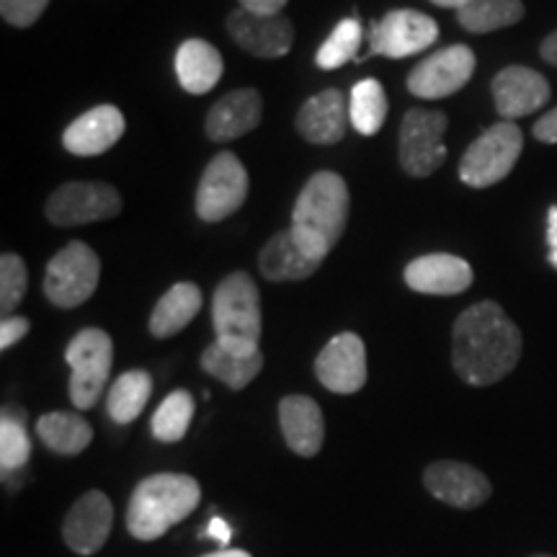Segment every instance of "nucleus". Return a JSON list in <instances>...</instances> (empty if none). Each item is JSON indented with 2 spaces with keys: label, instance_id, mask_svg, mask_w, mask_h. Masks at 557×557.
<instances>
[{
  "label": "nucleus",
  "instance_id": "obj_1",
  "mask_svg": "<svg viewBox=\"0 0 557 557\" xmlns=\"http://www.w3.org/2000/svg\"><path fill=\"white\" fill-rule=\"evenodd\" d=\"M521 348L519 325L491 299L465 310L451 329V367L470 387L496 385L508 377L519 364Z\"/></svg>",
  "mask_w": 557,
  "mask_h": 557
},
{
  "label": "nucleus",
  "instance_id": "obj_2",
  "mask_svg": "<svg viewBox=\"0 0 557 557\" xmlns=\"http://www.w3.org/2000/svg\"><path fill=\"white\" fill-rule=\"evenodd\" d=\"M348 209L351 197L338 173L320 171L310 176L292 212V233L310 259L323 261L336 248L346 230Z\"/></svg>",
  "mask_w": 557,
  "mask_h": 557
},
{
  "label": "nucleus",
  "instance_id": "obj_3",
  "mask_svg": "<svg viewBox=\"0 0 557 557\" xmlns=\"http://www.w3.org/2000/svg\"><path fill=\"white\" fill-rule=\"evenodd\" d=\"M201 485L181 472H158L139 480L127 506V529L139 542L160 540L199 506Z\"/></svg>",
  "mask_w": 557,
  "mask_h": 557
},
{
  "label": "nucleus",
  "instance_id": "obj_4",
  "mask_svg": "<svg viewBox=\"0 0 557 557\" xmlns=\"http://www.w3.org/2000/svg\"><path fill=\"white\" fill-rule=\"evenodd\" d=\"M212 323L218 344L230 351H261V295L246 271L227 274L212 297Z\"/></svg>",
  "mask_w": 557,
  "mask_h": 557
},
{
  "label": "nucleus",
  "instance_id": "obj_5",
  "mask_svg": "<svg viewBox=\"0 0 557 557\" xmlns=\"http://www.w3.org/2000/svg\"><path fill=\"white\" fill-rule=\"evenodd\" d=\"M70 400L78 410L94 408L109 385L114 364V341L101 329H83L67 344Z\"/></svg>",
  "mask_w": 557,
  "mask_h": 557
},
{
  "label": "nucleus",
  "instance_id": "obj_6",
  "mask_svg": "<svg viewBox=\"0 0 557 557\" xmlns=\"http://www.w3.org/2000/svg\"><path fill=\"white\" fill-rule=\"evenodd\" d=\"M524 150V132L513 122L487 127L459 160V178L472 189H487L513 171Z\"/></svg>",
  "mask_w": 557,
  "mask_h": 557
},
{
  "label": "nucleus",
  "instance_id": "obj_7",
  "mask_svg": "<svg viewBox=\"0 0 557 557\" xmlns=\"http://www.w3.org/2000/svg\"><path fill=\"white\" fill-rule=\"evenodd\" d=\"M99 276L101 261L94 253V248H88L81 240H73L47 263L45 295L54 308H81L83 302L94 297L96 287H99Z\"/></svg>",
  "mask_w": 557,
  "mask_h": 557
},
{
  "label": "nucleus",
  "instance_id": "obj_8",
  "mask_svg": "<svg viewBox=\"0 0 557 557\" xmlns=\"http://www.w3.org/2000/svg\"><path fill=\"white\" fill-rule=\"evenodd\" d=\"M122 212V194L101 181H70L47 199V220L54 227H78L111 220Z\"/></svg>",
  "mask_w": 557,
  "mask_h": 557
},
{
  "label": "nucleus",
  "instance_id": "obj_9",
  "mask_svg": "<svg viewBox=\"0 0 557 557\" xmlns=\"http://www.w3.org/2000/svg\"><path fill=\"white\" fill-rule=\"evenodd\" d=\"M449 127L442 111L410 109L400 124V165L408 176L426 178L447 160L444 132Z\"/></svg>",
  "mask_w": 557,
  "mask_h": 557
},
{
  "label": "nucleus",
  "instance_id": "obj_10",
  "mask_svg": "<svg viewBox=\"0 0 557 557\" xmlns=\"http://www.w3.org/2000/svg\"><path fill=\"white\" fill-rule=\"evenodd\" d=\"M248 171L233 152L209 160L197 189V214L205 222H222L246 205Z\"/></svg>",
  "mask_w": 557,
  "mask_h": 557
},
{
  "label": "nucleus",
  "instance_id": "obj_11",
  "mask_svg": "<svg viewBox=\"0 0 557 557\" xmlns=\"http://www.w3.org/2000/svg\"><path fill=\"white\" fill-rule=\"evenodd\" d=\"M475 73V52L468 45L444 47L413 67L408 75V90L418 99H447L468 86Z\"/></svg>",
  "mask_w": 557,
  "mask_h": 557
},
{
  "label": "nucleus",
  "instance_id": "obj_12",
  "mask_svg": "<svg viewBox=\"0 0 557 557\" xmlns=\"http://www.w3.org/2000/svg\"><path fill=\"white\" fill-rule=\"evenodd\" d=\"M438 37L436 21L410 9L389 11L385 18L377 21L369 32V50L382 58H410L429 50Z\"/></svg>",
  "mask_w": 557,
  "mask_h": 557
},
{
  "label": "nucleus",
  "instance_id": "obj_13",
  "mask_svg": "<svg viewBox=\"0 0 557 557\" xmlns=\"http://www.w3.org/2000/svg\"><path fill=\"white\" fill-rule=\"evenodd\" d=\"M423 485L436 500L459 508V511L480 508L493 496V485L485 472H480L468 462H455V459L431 462L423 470Z\"/></svg>",
  "mask_w": 557,
  "mask_h": 557
},
{
  "label": "nucleus",
  "instance_id": "obj_14",
  "mask_svg": "<svg viewBox=\"0 0 557 557\" xmlns=\"http://www.w3.org/2000/svg\"><path fill=\"white\" fill-rule=\"evenodd\" d=\"M227 32L240 50L263 60L284 58L295 45V26L284 13L267 16L238 9L227 16Z\"/></svg>",
  "mask_w": 557,
  "mask_h": 557
},
{
  "label": "nucleus",
  "instance_id": "obj_15",
  "mask_svg": "<svg viewBox=\"0 0 557 557\" xmlns=\"http://www.w3.org/2000/svg\"><path fill=\"white\" fill-rule=\"evenodd\" d=\"M315 377L331 393L354 395L367 385V346L357 333H338L315 359Z\"/></svg>",
  "mask_w": 557,
  "mask_h": 557
},
{
  "label": "nucleus",
  "instance_id": "obj_16",
  "mask_svg": "<svg viewBox=\"0 0 557 557\" xmlns=\"http://www.w3.org/2000/svg\"><path fill=\"white\" fill-rule=\"evenodd\" d=\"M111 527H114V508L107 493L88 491L70 506L65 524H62V540L75 555H96L107 545Z\"/></svg>",
  "mask_w": 557,
  "mask_h": 557
},
{
  "label": "nucleus",
  "instance_id": "obj_17",
  "mask_svg": "<svg viewBox=\"0 0 557 557\" xmlns=\"http://www.w3.org/2000/svg\"><path fill=\"white\" fill-rule=\"evenodd\" d=\"M493 101L504 122L529 116L549 101V83L537 70L508 65L493 78Z\"/></svg>",
  "mask_w": 557,
  "mask_h": 557
},
{
  "label": "nucleus",
  "instance_id": "obj_18",
  "mask_svg": "<svg viewBox=\"0 0 557 557\" xmlns=\"http://www.w3.org/2000/svg\"><path fill=\"white\" fill-rule=\"evenodd\" d=\"M406 284L421 295H462L472 287V269L468 261L451 253L421 256L406 267Z\"/></svg>",
  "mask_w": 557,
  "mask_h": 557
},
{
  "label": "nucleus",
  "instance_id": "obj_19",
  "mask_svg": "<svg viewBox=\"0 0 557 557\" xmlns=\"http://www.w3.org/2000/svg\"><path fill=\"white\" fill-rule=\"evenodd\" d=\"M278 426L284 442L299 457H315L325 442L323 410L308 395H287L278 403Z\"/></svg>",
  "mask_w": 557,
  "mask_h": 557
},
{
  "label": "nucleus",
  "instance_id": "obj_20",
  "mask_svg": "<svg viewBox=\"0 0 557 557\" xmlns=\"http://www.w3.org/2000/svg\"><path fill=\"white\" fill-rule=\"evenodd\" d=\"M124 135V116L116 107H96L86 111V114L78 116L70 127L65 129V150L73 152L78 158H94L101 156L114 148Z\"/></svg>",
  "mask_w": 557,
  "mask_h": 557
},
{
  "label": "nucleus",
  "instance_id": "obj_21",
  "mask_svg": "<svg viewBox=\"0 0 557 557\" xmlns=\"http://www.w3.org/2000/svg\"><path fill=\"white\" fill-rule=\"evenodd\" d=\"M263 101L261 94L253 88H240L233 94L222 96V99L209 109L205 129L212 143H230L238 139L248 132H253L261 124Z\"/></svg>",
  "mask_w": 557,
  "mask_h": 557
},
{
  "label": "nucleus",
  "instance_id": "obj_22",
  "mask_svg": "<svg viewBox=\"0 0 557 557\" xmlns=\"http://www.w3.org/2000/svg\"><path fill=\"white\" fill-rule=\"evenodd\" d=\"M346 101L341 90L329 88L310 96L297 114V129L312 145H336L346 132Z\"/></svg>",
  "mask_w": 557,
  "mask_h": 557
},
{
  "label": "nucleus",
  "instance_id": "obj_23",
  "mask_svg": "<svg viewBox=\"0 0 557 557\" xmlns=\"http://www.w3.org/2000/svg\"><path fill=\"white\" fill-rule=\"evenodd\" d=\"M318 259H310L292 233V227L278 230L276 235H271V240L261 248L259 267L261 274L269 282H299V278H308L320 269Z\"/></svg>",
  "mask_w": 557,
  "mask_h": 557
},
{
  "label": "nucleus",
  "instance_id": "obj_24",
  "mask_svg": "<svg viewBox=\"0 0 557 557\" xmlns=\"http://www.w3.org/2000/svg\"><path fill=\"white\" fill-rule=\"evenodd\" d=\"M176 75L186 94H209L222 78V54L205 39H186L176 52Z\"/></svg>",
  "mask_w": 557,
  "mask_h": 557
},
{
  "label": "nucleus",
  "instance_id": "obj_25",
  "mask_svg": "<svg viewBox=\"0 0 557 557\" xmlns=\"http://www.w3.org/2000/svg\"><path fill=\"white\" fill-rule=\"evenodd\" d=\"M201 289L197 284L178 282L158 299L156 310L150 315V333L156 338L176 336L199 315Z\"/></svg>",
  "mask_w": 557,
  "mask_h": 557
},
{
  "label": "nucleus",
  "instance_id": "obj_26",
  "mask_svg": "<svg viewBox=\"0 0 557 557\" xmlns=\"http://www.w3.org/2000/svg\"><path fill=\"white\" fill-rule=\"evenodd\" d=\"M37 434L47 449L62 457L81 455L94 442V429L86 418L78 413H62V410L41 416L37 421Z\"/></svg>",
  "mask_w": 557,
  "mask_h": 557
},
{
  "label": "nucleus",
  "instance_id": "obj_27",
  "mask_svg": "<svg viewBox=\"0 0 557 557\" xmlns=\"http://www.w3.org/2000/svg\"><path fill=\"white\" fill-rule=\"evenodd\" d=\"M201 369H205L209 377L220 380L222 385H227L230 389L238 393V389H246L250 382L259 377V372L263 369V354L230 351V348L214 341V344L205 348V354H201Z\"/></svg>",
  "mask_w": 557,
  "mask_h": 557
},
{
  "label": "nucleus",
  "instance_id": "obj_28",
  "mask_svg": "<svg viewBox=\"0 0 557 557\" xmlns=\"http://www.w3.org/2000/svg\"><path fill=\"white\" fill-rule=\"evenodd\" d=\"M152 393V377L145 369H129L122 377L114 380L107 395V410L109 418L120 426L135 421L148 406Z\"/></svg>",
  "mask_w": 557,
  "mask_h": 557
},
{
  "label": "nucleus",
  "instance_id": "obj_29",
  "mask_svg": "<svg viewBox=\"0 0 557 557\" xmlns=\"http://www.w3.org/2000/svg\"><path fill=\"white\" fill-rule=\"evenodd\" d=\"M524 13L521 0H468L457 11V21L470 34H491L519 24Z\"/></svg>",
  "mask_w": 557,
  "mask_h": 557
},
{
  "label": "nucleus",
  "instance_id": "obj_30",
  "mask_svg": "<svg viewBox=\"0 0 557 557\" xmlns=\"http://www.w3.org/2000/svg\"><path fill=\"white\" fill-rule=\"evenodd\" d=\"M348 120L359 135H377L387 120V94L380 81L367 78L354 86L351 101H348Z\"/></svg>",
  "mask_w": 557,
  "mask_h": 557
},
{
  "label": "nucleus",
  "instance_id": "obj_31",
  "mask_svg": "<svg viewBox=\"0 0 557 557\" xmlns=\"http://www.w3.org/2000/svg\"><path fill=\"white\" fill-rule=\"evenodd\" d=\"M194 418V398L189 389H173V393L160 403L156 416L150 421V431L158 442L176 444L186 436Z\"/></svg>",
  "mask_w": 557,
  "mask_h": 557
},
{
  "label": "nucleus",
  "instance_id": "obj_32",
  "mask_svg": "<svg viewBox=\"0 0 557 557\" xmlns=\"http://www.w3.org/2000/svg\"><path fill=\"white\" fill-rule=\"evenodd\" d=\"M32 459V442L21 418L5 410L0 421V470L9 478L13 472L24 470Z\"/></svg>",
  "mask_w": 557,
  "mask_h": 557
},
{
  "label": "nucleus",
  "instance_id": "obj_33",
  "mask_svg": "<svg viewBox=\"0 0 557 557\" xmlns=\"http://www.w3.org/2000/svg\"><path fill=\"white\" fill-rule=\"evenodd\" d=\"M359 47H361V24L357 18H344L336 29H333L331 37L320 45L315 62L323 70H338L344 67L348 60L357 58Z\"/></svg>",
  "mask_w": 557,
  "mask_h": 557
},
{
  "label": "nucleus",
  "instance_id": "obj_34",
  "mask_svg": "<svg viewBox=\"0 0 557 557\" xmlns=\"http://www.w3.org/2000/svg\"><path fill=\"white\" fill-rule=\"evenodd\" d=\"M26 287H29V274H26L24 259L16 253H3L0 259V310L5 318L18 308Z\"/></svg>",
  "mask_w": 557,
  "mask_h": 557
},
{
  "label": "nucleus",
  "instance_id": "obj_35",
  "mask_svg": "<svg viewBox=\"0 0 557 557\" xmlns=\"http://www.w3.org/2000/svg\"><path fill=\"white\" fill-rule=\"evenodd\" d=\"M47 5L50 0H0V13H3L5 24L26 29V26L37 24Z\"/></svg>",
  "mask_w": 557,
  "mask_h": 557
},
{
  "label": "nucleus",
  "instance_id": "obj_36",
  "mask_svg": "<svg viewBox=\"0 0 557 557\" xmlns=\"http://www.w3.org/2000/svg\"><path fill=\"white\" fill-rule=\"evenodd\" d=\"M29 331H32V323L26 318H18V315L3 318V323H0V348L9 351V348L16 346Z\"/></svg>",
  "mask_w": 557,
  "mask_h": 557
},
{
  "label": "nucleus",
  "instance_id": "obj_37",
  "mask_svg": "<svg viewBox=\"0 0 557 557\" xmlns=\"http://www.w3.org/2000/svg\"><path fill=\"white\" fill-rule=\"evenodd\" d=\"M532 135L537 137L540 143H547V145L557 143V109L547 111L545 116H540L537 124H534Z\"/></svg>",
  "mask_w": 557,
  "mask_h": 557
},
{
  "label": "nucleus",
  "instance_id": "obj_38",
  "mask_svg": "<svg viewBox=\"0 0 557 557\" xmlns=\"http://www.w3.org/2000/svg\"><path fill=\"white\" fill-rule=\"evenodd\" d=\"M240 9L253 11V13H267V16H274V13H282L287 0H238Z\"/></svg>",
  "mask_w": 557,
  "mask_h": 557
},
{
  "label": "nucleus",
  "instance_id": "obj_39",
  "mask_svg": "<svg viewBox=\"0 0 557 557\" xmlns=\"http://www.w3.org/2000/svg\"><path fill=\"white\" fill-rule=\"evenodd\" d=\"M547 248H549V267L557 271V205L547 212Z\"/></svg>",
  "mask_w": 557,
  "mask_h": 557
},
{
  "label": "nucleus",
  "instance_id": "obj_40",
  "mask_svg": "<svg viewBox=\"0 0 557 557\" xmlns=\"http://www.w3.org/2000/svg\"><path fill=\"white\" fill-rule=\"evenodd\" d=\"M207 537H212V540H218L222 547H227V542H230V527L225 524V521H222L220 517H214L212 521H209V527H207Z\"/></svg>",
  "mask_w": 557,
  "mask_h": 557
},
{
  "label": "nucleus",
  "instance_id": "obj_41",
  "mask_svg": "<svg viewBox=\"0 0 557 557\" xmlns=\"http://www.w3.org/2000/svg\"><path fill=\"white\" fill-rule=\"evenodd\" d=\"M540 54H542V60L549 62L553 67H557V32H553L545 41H542Z\"/></svg>",
  "mask_w": 557,
  "mask_h": 557
},
{
  "label": "nucleus",
  "instance_id": "obj_42",
  "mask_svg": "<svg viewBox=\"0 0 557 557\" xmlns=\"http://www.w3.org/2000/svg\"><path fill=\"white\" fill-rule=\"evenodd\" d=\"M201 557H250L246 549H220V553L212 555H201Z\"/></svg>",
  "mask_w": 557,
  "mask_h": 557
},
{
  "label": "nucleus",
  "instance_id": "obj_43",
  "mask_svg": "<svg viewBox=\"0 0 557 557\" xmlns=\"http://www.w3.org/2000/svg\"><path fill=\"white\" fill-rule=\"evenodd\" d=\"M431 3L442 5V9H455V11H459L465 3H468V0H431Z\"/></svg>",
  "mask_w": 557,
  "mask_h": 557
},
{
  "label": "nucleus",
  "instance_id": "obj_44",
  "mask_svg": "<svg viewBox=\"0 0 557 557\" xmlns=\"http://www.w3.org/2000/svg\"><path fill=\"white\" fill-rule=\"evenodd\" d=\"M532 557H555V555H547V553H540V555H532Z\"/></svg>",
  "mask_w": 557,
  "mask_h": 557
}]
</instances>
